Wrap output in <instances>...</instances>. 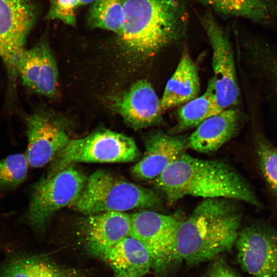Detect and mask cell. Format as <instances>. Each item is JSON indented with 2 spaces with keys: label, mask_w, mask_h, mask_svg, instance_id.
<instances>
[{
  "label": "cell",
  "mask_w": 277,
  "mask_h": 277,
  "mask_svg": "<svg viewBox=\"0 0 277 277\" xmlns=\"http://www.w3.org/2000/svg\"><path fill=\"white\" fill-rule=\"evenodd\" d=\"M87 177L73 165L36 183L31 194L25 220L33 229H43L59 210L72 206L85 187Z\"/></svg>",
  "instance_id": "cell-6"
},
{
  "label": "cell",
  "mask_w": 277,
  "mask_h": 277,
  "mask_svg": "<svg viewBox=\"0 0 277 277\" xmlns=\"http://www.w3.org/2000/svg\"><path fill=\"white\" fill-rule=\"evenodd\" d=\"M131 215L130 235L145 247L152 260V268L157 273L166 271L178 261L176 233L180 221L174 216L151 210Z\"/></svg>",
  "instance_id": "cell-7"
},
{
  "label": "cell",
  "mask_w": 277,
  "mask_h": 277,
  "mask_svg": "<svg viewBox=\"0 0 277 277\" xmlns=\"http://www.w3.org/2000/svg\"><path fill=\"white\" fill-rule=\"evenodd\" d=\"M58 68L51 50L46 43H43L42 62L34 91L48 97L53 96L56 91Z\"/></svg>",
  "instance_id": "cell-25"
},
{
  "label": "cell",
  "mask_w": 277,
  "mask_h": 277,
  "mask_svg": "<svg viewBox=\"0 0 277 277\" xmlns=\"http://www.w3.org/2000/svg\"><path fill=\"white\" fill-rule=\"evenodd\" d=\"M92 4L88 15V26L118 34L124 20V0H95Z\"/></svg>",
  "instance_id": "cell-22"
},
{
  "label": "cell",
  "mask_w": 277,
  "mask_h": 277,
  "mask_svg": "<svg viewBox=\"0 0 277 277\" xmlns=\"http://www.w3.org/2000/svg\"><path fill=\"white\" fill-rule=\"evenodd\" d=\"M80 6L78 0H50L47 17L50 19L60 20L67 25L75 26L76 10Z\"/></svg>",
  "instance_id": "cell-27"
},
{
  "label": "cell",
  "mask_w": 277,
  "mask_h": 277,
  "mask_svg": "<svg viewBox=\"0 0 277 277\" xmlns=\"http://www.w3.org/2000/svg\"><path fill=\"white\" fill-rule=\"evenodd\" d=\"M235 245L242 268L253 277H277V229L253 223L240 231Z\"/></svg>",
  "instance_id": "cell-10"
},
{
  "label": "cell",
  "mask_w": 277,
  "mask_h": 277,
  "mask_svg": "<svg viewBox=\"0 0 277 277\" xmlns=\"http://www.w3.org/2000/svg\"><path fill=\"white\" fill-rule=\"evenodd\" d=\"M245 48L249 68L277 98V51L256 41L247 44Z\"/></svg>",
  "instance_id": "cell-20"
},
{
  "label": "cell",
  "mask_w": 277,
  "mask_h": 277,
  "mask_svg": "<svg viewBox=\"0 0 277 277\" xmlns=\"http://www.w3.org/2000/svg\"><path fill=\"white\" fill-rule=\"evenodd\" d=\"M140 157V151L132 137L101 129L70 140L52 162L45 177H51L76 163H126Z\"/></svg>",
  "instance_id": "cell-5"
},
{
  "label": "cell",
  "mask_w": 277,
  "mask_h": 277,
  "mask_svg": "<svg viewBox=\"0 0 277 277\" xmlns=\"http://www.w3.org/2000/svg\"><path fill=\"white\" fill-rule=\"evenodd\" d=\"M131 215L124 212L108 211L88 215L82 230L89 251L99 255L130 235Z\"/></svg>",
  "instance_id": "cell-14"
},
{
  "label": "cell",
  "mask_w": 277,
  "mask_h": 277,
  "mask_svg": "<svg viewBox=\"0 0 277 277\" xmlns=\"http://www.w3.org/2000/svg\"><path fill=\"white\" fill-rule=\"evenodd\" d=\"M162 204L160 195L154 190L100 169L87 179L83 190L72 207L88 215L135 208H155Z\"/></svg>",
  "instance_id": "cell-4"
},
{
  "label": "cell",
  "mask_w": 277,
  "mask_h": 277,
  "mask_svg": "<svg viewBox=\"0 0 277 277\" xmlns=\"http://www.w3.org/2000/svg\"><path fill=\"white\" fill-rule=\"evenodd\" d=\"M43 43L29 49H25L17 65V72L23 84L34 90L37 82L42 62Z\"/></svg>",
  "instance_id": "cell-26"
},
{
  "label": "cell",
  "mask_w": 277,
  "mask_h": 277,
  "mask_svg": "<svg viewBox=\"0 0 277 277\" xmlns=\"http://www.w3.org/2000/svg\"><path fill=\"white\" fill-rule=\"evenodd\" d=\"M255 149L261 174L277 196V149L260 133L255 135Z\"/></svg>",
  "instance_id": "cell-23"
},
{
  "label": "cell",
  "mask_w": 277,
  "mask_h": 277,
  "mask_svg": "<svg viewBox=\"0 0 277 277\" xmlns=\"http://www.w3.org/2000/svg\"><path fill=\"white\" fill-rule=\"evenodd\" d=\"M144 155L131 168L130 172L138 180H154L185 152L187 138L156 131L146 137Z\"/></svg>",
  "instance_id": "cell-13"
},
{
  "label": "cell",
  "mask_w": 277,
  "mask_h": 277,
  "mask_svg": "<svg viewBox=\"0 0 277 277\" xmlns=\"http://www.w3.org/2000/svg\"><path fill=\"white\" fill-rule=\"evenodd\" d=\"M226 15L268 24L277 19L276 0H199Z\"/></svg>",
  "instance_id": "cell-19"
},
{
  "label": "cell",
  "mask_w": 277,
  "mask_h": 277,
  "mask_svg": "<svg viewBox=\"0 0 277 277\" xmlns=\"http://www.w3.org/2000/svg\"><path fill=\"white\" fill-rule=\"evenodd\" d=\"M240 121V112L233 107L209 117L187 138L188 148L201 153L216 151L235 135Z\"/></svg>",
  "instance_id": "cell-15"
},
{
  "label": "cell",
  "mask_w": 277,
  "mask_h": 277,
  "mask_svg": "<svg viewBox=\"0 0 277 277\" xmlns=\"http://www.w3.org/2000/svg\"><path fill=\"white\" fill-rule=\"evenodd\" d=\"M153 180L170 204L189 195L204 199L225 198L261 206L244 177L230 165L218 160L198 159L185 152Z\"/></svg>",
  "instance_id": "cell-1"
},
{
  "label": "cell",
  "mask_w": 277,
  "mask_h": 277,
  "mask_svg": "<svg viewBox=\"0 0 277 277\" xmlns=\"http://www.w3.org/2000/svg\"><path fill=\"white\" fill-rule=\"evenodd\" d=\"M115 277H143L152 268L151 256L143 245L129 235L102 252Z\"/></svg>",
  "instance_id": "cell-16"
},
{
  "label": "cell",
  "mask_w": 277,
  "mask_h": 277,
  "mask_svg": "<svg viewBox=\"0 0 277 277\" xmlns=\"http://www.w3.org/2000/svg\"><path fill=\"white\" fill-rule=\"evenodd\" d=\"M80 5H86L88 4L92 3L94 2L95 0H78Z\"/></svg>",
  "instance_id": "cell-29"
},
{
  "label": "cell",
  "mask_w": 277,
  "mask_h": 277,
  "mask_svg": "<svg viewBox=\"0 0 277 277\" xmlns=\"http://www.w3.org/2000/svg\"><path fill=\"white\" fill-rule=\"evenodd\" d=\"M232 200L204 199L185 220L176 233L177 261L195 265L215 258L235 244L241 215Z\"/></svg>",
  "instance_id": "cell-3"
},
{
  "label": "cell",
  "mask_w": 277,
  "mask_h": 277,
  "mask_svg": "<svg viewBox=\"0 0 277 277\" xmlns=\"http://www.w3.org/2000/svg\"><path fill=\"white\" fill-rule=\"evenodd\" d=\"M75 269L62 266L47 256L13 254L0 270V277H79Z\"/></svg>",
  "instance_id": "cell-18"
},
{
  "label": "cell",
  "mask_w": 277,
  "mask_h": 277,
  "mask_svg": "<svg viewBox=\"0 0 277 277\" xmlns=\"http://www.w3.org/2000/svg\"><path fill=\"white\" fill-rule=\"evenodd\" d=\"M29 164L26 153H15L0 160V188L13 189L26 179Z\"/></svg>",
  "instance_id": "cell-24"
},
{
  "label": "cell",
  "mask_w": 277,
  "mask_h": 277,
  "mask_svg": "<svg viewBox=\"0 0 277 277\" xmlns=\"http://www.w3.org/2000/svg\"><path fill=\"white\" fill-rule=\"evenodd\" d=\"M205 277H239L228 265L222 260L215 262Z\"/></svg>",
  "instance_id": "cell-28"
},
{
  "label": "cell",
  "mask_w": 277,
  "mask_h": 277,
  "mask_svg": "<svg viewBox=\"0 0 277 277\" xmlns=\"http://www.w3.org/2000/svg\"><path fill=\"white\" fill-rule=\"evenodd\" d=\"M201 22L212 48L213 74L210 81L220 113L235 106L240 100L234 53L227 35L211 13L203 15Z\"/></svg>",
  "instance_id": "cell-8"
},
{
  "label": "cell",
  "mask_w": 277,
  "mask_h": 277,
  "mask_svg": "<svg viewBox=\"0 0 277 277\" xmlns=\"http://www.w3.org/2000/svg\"><path fill=\"white\" fill-rule=\"evenodd\" d=\"M200 91L197 66L188 53L184 52L160 99L162 111L186 104L197 97Z\"/></svg>",
  "instance_id": "cell-17"
},
{
  "label": "cell",
  "mask_w": 277,
  "mask_h": 277,
  "mask_svg": "<svg viewBox=\"0 0 277 277\" xmlns=\"http://www.w3.org/2000/svg\"><path fill=\"white\" fill-rule=\"evenodd\" d=\"M29 164L41 168L52 162L70 140L64 127L46 113L38 111L27 119Z\"/></svg>",
  "instance_id": "cell-11"
},
{
  "label": "cell",
  "mask_w": 277,
  "mask_h": 277,
  "mask_svg": "<svg viewBox=\"0 0 277 277\" xmlns=\"http://www.w3.org/2000/svg\"><path fill=\"white\" fill-rule=\"evenodd\" d=\"M219 113L213 86L209 80L203 94L189 101L179 109L177 130L182 131L196 127L206 118Z\"/></svg>",
  "instance_id": "cell-21"
},
{
  "label": "cell",
  "mask_w": 277,
  "mask_h": 277,
  "mask_svg": "<svg viewBox=\"0 0 277 277\" xmlns=\"http://www.w3.org/2000/svg\"><path fill=\"white\" fill-rule=\"evenodd\" d=\"M36 18L32 0H0V58L10 80L16 78L18 61Z\"/></svg>",
  "instance_id": "cell-9"
},
{
  "label": "cell",
  "mask_w": 277,
  "mask_h": 277,
  "mask_svg": "<svg viewBox=\"0 0 277 277\" xmlns=\"http://www.w3.org/2000/svg\"><path fill=\"white\" fill-rule=\"evenodd\" d=\"M113 106L125 122L134 130L157 125L163 119L161 100L151 83L145 79L134 83L116 97Z\"/></svg>",
  "instance_id": "cell-12"
},
{
  "label": "cell",
  "mask_w": 277,
  "mask_h": 277,
  "mask_svg": "<svg viewBox=\"0 0 277 277\" xmlns=\"http://www.w3.org/2000/svg\"><path fill=\"white\" fill-rule=\"evenodd\" d=\"M124 20L117 35L123 51L140 60L159 53L185 33L184 0H124Z\"/></svg>",
  "instance_id": "cell-2"
}]
</instances>
